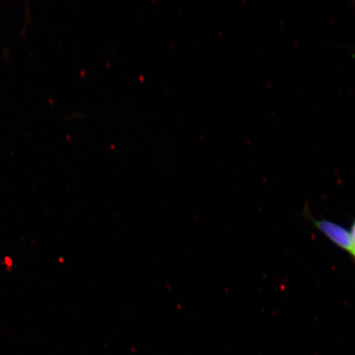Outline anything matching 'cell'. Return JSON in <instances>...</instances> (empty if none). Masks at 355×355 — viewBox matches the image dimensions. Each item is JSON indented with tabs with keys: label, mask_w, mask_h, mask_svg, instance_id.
<instances>
[{
	"label": "cell",
	"mask_w": 355,
	"mask_h": 355,
	"mask_svg": "<svg viewBox=\"0 0 355 355\" xmlns=\"http://www.w3.org/2000/svg\"><path fill=\"white\" fill-rule=\"evenodd\" d=\"M350 256H352L355 259V244H354L352 254H350Z\"/></svg>",
	"instance_id": "7a4b0ae2"
},
{
	"label": "cell",
	"mask_w": 355,
	"mask_h": 355,
	"mask_svg": "<svg viewBox=\"0 0 355 355\" xmlns=\"http://www.w3.org/2000/svg\"><path fill=\"white\" fill-rule=\"evenodd\" d=\"M312 223L316 226V228L321 232L331 242L336 244L341 250L347 252L349 254L352 251V241L350 237L349 230L343 227V226L333 223V222L327 220H316L313 216H309Z\"/></svg>",
	"instance_id": "6da1fadb"
}]
</instances>
